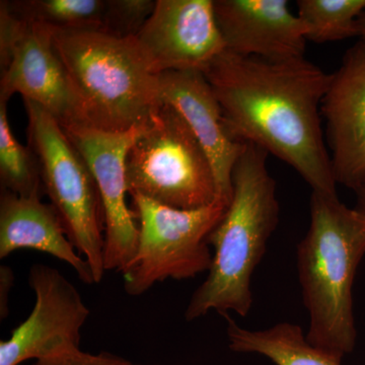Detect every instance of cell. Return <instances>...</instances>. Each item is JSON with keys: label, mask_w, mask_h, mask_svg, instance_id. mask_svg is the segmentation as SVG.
<instances>
[{"label": "cell", "mask_w": 365, "mask_h": 365, "mask_svg": "<svg viewBox=\"0 0 365 365\" xmlns=\"http://www.w3.org/2000/svg\"><path fill=\"white\" fill-rule=\"evenodd\" d=\"M203 73L230 135L287 163L312 191L337 194L322 128L331 74L304 57L271 61L227 50Z\"/></svg>", "instance_id": "cell-1"}, {"label": "cell", "mask_w": 365, "mask_h": 365, "mask_svg": "<svg viewBox=\"0 0 365 365\" xmlns=\"http://www.w3.org/2000/svg\"><path fill=\"white\" fill-rule=\"evenodd\" d=\"M268 153L253 143L232 173V196L222 220L208 237L215 248L207 277L190 299L185 319L193 322L210 312L248 316L253 304L252 276L279 220L276 182L267 168Z\"/></svg>", "instance_id": "cell-2"}, {"label": "cell", "mask_w": 365, "mask_h": 365, "mask_svg": "<svg viewBox=\"0 0 365 365\" xmlns=\"http://www.w3.org/2000/svg\"><path fill=\"white\" fill-rule=\"evenodd\" d=\"M311 223L297 247V272L309 314L307 339L342 360L356 346L352 288L365 256V213L337 194L312 191Z\"/></svg>", "instance_id": "cell-3"}, {"label": "cell", "mask_w": 365, "mask_h": 365, "mask_svg": "<svg viewBox=\"0 0 365 365\" xmlns=\"http://www.w3.org/2000/svg\"><path fill=\"white\" fill-rule=\"evenodd\" d=\"M53 45L88 125L130 130L148 123L162 104L160 74L151 71L135 37L101 30H54Z\"/></svg>", "instance_id": "cell-4"}, {"label": "cell", "mask_w": 365, "mask_h": 365, "mask_svg": "<svg viewBox=\"0 0 365 365\" xmlns=\"http://www.w3.org/2000/svg\"><path fill=\"white\" fill-rule=\"evenodd\" d=\"M129 195L193 210L217 200L215 170L181 115L162 103L126 158Z\"/></svg>", "instance_id": "cell-5"}, {"label": "cell", "mask_w": 365, "mask_h": 365, "mask_svg": "<svg viewBox=\"0 0 365 365\" xmlns=\"http://www.w3.org/2000/svg\"><path fill=\"white\" fill-rule=\"evenodd\" d=\"M24 104L29 143L39 163L44 192L69 240L90 264L95 283H100L106 272L104 216L90 168L50 113L31 101Z\"/></svg>", "instance_id": "cell-6"}, {"label": "cell", "mask_w": 365, "mask_h": 365, "mask_svg": "<svg viewBox=\"0 0 365 365\" xmlns=\"http://www.w3.org/2000/svg\"><path fill=\"white\" fill-rule=\"evenodd\" d=\"M130 197L139 237L133 258L120 272L127 294L139 297L163 281L208 272L213 259L208 237L228 204L217 199L206 207L182 210L143 196Z\"/></svg>", "instance_id": "cell-7"}, {"label": "cell", "mask_w": 365, "mask_h": 365, "mask_svg": "<svg viewBox=\"0 0 365 365\" xmlns=\"http://www.w3.org/2000/svg\"><path fill=\"white\" fill-rule=\"evenodd\" d=\"M146 124L127 131H108L86 124L69 125L64 131L74 144L95 180L105 225L106 271L121 272L135 254L139 227L135 211L129 208L126 158Z\"/></svg>", "instance_id": "cell-8"}, {"label": "cell", "mask_w": 365, "mask_h": 365, "mask_svg": "<svg viewBox=\"0 0 365 365\" xmlns=\"http://www.w3.org/2000/svg\"><path fill=\"white\" fill-rule=\"evenodd\" d=\"M28 282L35 294L33 311L0 342V365L49 359L81 350V329L90 309L76 287L56 268L34 264Z\"/></svg>", "instance_id": "cell-9"}, {"label": "cell", "mask_w": 365, "mask_h": 365, "mask_svg": "<svg viewBox=\"0 0 365 365\" xmlns=\"http://www.w3.org/2000/svg\"><path fill=\"white\" fill-rule=\"evenodd\" d=\"M135 39L155 74L204 72L225 50L213 0H157Z\"/></svg>", "instance_id": "cell-10"}, {"label": "cell", "mask_w": 365, "mask_h": 365, "mask_svg": "<svg viewBox=\"0 0 365 365\" xmlns=\"http://www.w3.org/2000/svg\"><path fill=\"white\" fill-rule=\"evenodd\" d=\"M326 143L337 184L357 191L365 185V41L345 52L331 74L323 104Z\"/></svg>", "instance_id": "cell-11"}, {"label": "cell", "mask_w": 365, "mask_h": 365, "mask_svg": "<svg viewBox=\"0 0 365 365\" xmlns=\"http://www.w3.org/2000/svg\"><path fill=\"white\" fill-rule=\"evenodd\" d=\"M54 29L30 23L1 69L0 101L6 102L14 93L44 108L61 126L86 124L66 68L53 45Z\"/></svg>", "instance_id": "cell-12"}, {"label": "cell", "mask_w": 365, "mask_h": 365, "mask_svg": "<svg viewBox=\"0 0 365 365\" xmlns=\"http://www.w3.org/2000/svg\"><path fill=\"white\" fill-rule=\"evenodd\" d=\"M213 6L227 51L271 61L304 57L307 26L287 0H215Z\"/></svg>", "instance_id": "cell-13"}, {"label": "cell", "mask_w": 365, "mask_h": 365, "mask_svg": "<svg viewBox=\"0 0 365 365\" xmlns=\"http://www.w3.org/2000/svg\"><path fill=\"white\" fill-rule=\"evenodd\" d=\"M160 101L185 120L207 153L215 170L218 198L230 205L232 173L245 144L230 135L222 108L205 74L198 71L160 74Z\"/></svg>", "instance_id": "cell-14"}, {"label": "cell", "mask_w": 365, "mask_h": 365, "mask_svg": "<svg viewBox=\"0 0 365 365\" xmlns=\"http://www.w3.org/2000/svg\"><path fill=\"white\" fill-rule=\"evenodd\" d=\"M35 250L71 266L81 282L95 284L90 264L69 240L58 213L41 198L2 190L0 197V259L19 250Z\"/></svg>", "instance_id": "cell-15"}, {"label": "cell", "mask_w": 365, "mask_h": 365, "mask_svg": "<svg viewBox=\"0 0 365 365\" xmlns=\"http://www.w3.org/2000/svg\"><path fill=\"white\" fill-rule=\"evenodd\" d=\"M227 334L230 350L267 357L275 365H341V360L314 347L299 325L279 323L265 330L242 328L230 314Z\"/></svg>", "instance_id": "cell-16"}, {"label": "cell", "mask_w": 365, "mask_h": 365, "mask_svg": "<svg viewBox=\"0 0 365 365\" xmlns=\"http://www.w3.org/2000/svg\"><path fill=\"white\" fill-rule=\"evenodd\" d=\"M9 6L24 20L54 30L103 31L106 0H21Z\"/></svg>", "instance_id": "cell-17"}, {"label": "cell", "mask_w": 365, "mask_h": 365, "mask_svg": "<svg viewBox=\"0 0 365 365\" xmlns=\"http://www.w3.org/2000/svg\"><path fill=\"white\" fill-rule=\"evenodd\" d=\"M6 102L0 101V181L2 190L26 198H41L39 163L30 148L19 143L7 118Z\"/></svg>", "instance_id": "cell-18"}, {"label": "cell", "mask_w": 365, "mask_h": 365, "mask_svg": "<svg viewBox=\"0 0 365 365\" xmlns=\"http://www.w3.org/2000/svg\"><path fill=\"white\" fill-rule=\"evenodd\" d=\"M297 16L307 26V40L324 44L357 38V20L365 0H299Z\"/></svg>", "instance_id": "cell-19"}, {"label": "cell", "mask_w": 365, "mask_h": 365, "mask_svg": "<svg viewBox=\"0 0 365 365\" xmlns=\"http://www.w3.org/2000/svg\"><path fill=\"white\" fill-rule=\"evenodd\" d=\"M157 0H106L103 31L120 38H134L155 9Z\"/></svg>", "instance_id": "cell-20"}, {"label": "cell", "mask_w": 365, "mask_h": 365, "mask_svg": "<svg viewBox=\"0 0 365 365\" xmlns=\"http://www.w3.org/2000/svg\"><path fill=\"white\" fill-rule=\"evenodd\" d=\"M29 21L14 13L9 1L0 2V66H7L16 45L25 35Z\"/></svg>", "instance_id": "cell-21"}, {"label": "cell", "mask_w": 365, "mask_h": 365, "mask_svg": "<svg viewBox=\"0 0 365 365\" xmlns=\"http://www.w3.org/2000/svg\"><path fill=\"white\" fill-rule=\"evenodd\" d=\"M33 365H153L141 364L118 356L109 352L97 354L83 352L81 350L53 357V359L38 360Z\"/></svg>", "instance_id": "cell-22"}, {"label": "cell", "mask_w": 365, "mask_h": 365, "mask_svg": "<svg viewBox=\"0 0 365 365\" xmlns=\"http://www.w3.org/2000/svg\"><path fill=\"white\" fill-rule=\"evenodd\" d=\"M14 285V272L7 266L0 267V316L6 318L9 314V294Z\"/></svg>", "instance_id": "cell-23"}, {"label": "cell", "mask_w": 365, "mask_h": 365, "mask_svg": "<svg viewBox=\"0 0 365 365\" xmlns=\"http://www.w3.org/2000/svg\"><path fill=\"white\" fill-rule=\"evenodd\" d=\"M357 38L365 41V11L357 20Z\"/></svg>", "instance_id": "cell-24"}, {"label": "cell", "mask_w": 365, "mask_h": 365, "mask_svg": "<svg viewBox=\"0 0 365 365\" xmlns=\"http://www.w3.org/2000/svg\"><path fill=\"white\" fill-rule=\"evenodd\" d=\"M357 196V206L356 208H359V210L364 211L365 213V185L362 186L361 188L355 191Z\"/></svg>", "instance_id": "cell-25"}]
</instances>
